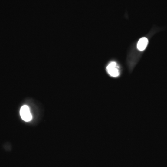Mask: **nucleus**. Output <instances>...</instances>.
I'll return each instance as SVG.
<instances>
[{
  "instance_id": "obj_1",
  "label": "nucleus",
  "mask_w": 167,
  "mask_h": 167,
  "mask_svg": "<svg viewBox=\"0 0 167 167\" xmlns=\"http://www.w3.org/2000/svg\"><path fill=\"white\" fill-rule=\"evenodd\" d=\"M20 115L24 121L29 122L32 120V116L29 107L26 105L22 106L20 110Z\"/></svg>"
},
{
  "instance_id": "obj_3",
  "label": "nucleus",
  "mask_w": 167,
  "mask_h": 167,
  "mask_svg": "<svg viewBox=\"0 0 167 167\" xmlns=\"http://www.w3.org/2000/svg\"><path fill=\"white\" fill-rule=\"evenodd\" d=\"M148 43V40L145 37L140 39L137 43V47L138 50L142 51L145 50Z\"/></svg>"
},
{
  "instance_id": "obj_2",
  "label": "nucleus",
  "mask_w": 167,
  "mask_h": 167,
  "mask_svg": "<svg viewBox=\"0 0 167 167\" xmlns=\"http://www.w3.org/2000/svg\"><path fill=\"white\" fill-rule=\"evenodd\" d=\"M107 71L111 76L113 77H116L120 75L118 68L116 67V63L114 62L108 65L107 67Z\"/></svg>"
}]
</instances>
